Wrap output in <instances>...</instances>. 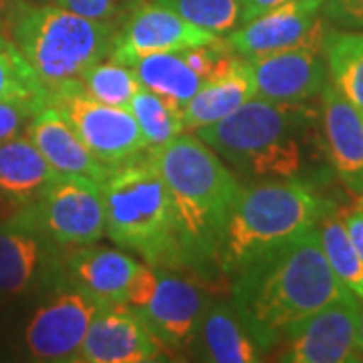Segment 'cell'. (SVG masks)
I'll list each match as a JSON object with an SVG mask.
<instances>
[{
    "mask_svg": "<svg viewBox=\"0 0 363 363\" xmlns=\"http://www.w3.org/2000/svg\"><path fill=\"white\" fill-rule=\"evenodd\" d=\"M45 104H49V95L0 99V143L23 135L30 119Z\"/></svg>",
    "mask_w": 363,
    "mask_h": 363,
    "instance_id": "cell-30",
    "label": "cell"
},
{
    "mask_svg": "<svg viewBox=\"0 0 363 363\" xmlns=\"http://www.w3.org/2000/svg\"><path fill=\"white\" fill-rule=\"evenodd\" d=\"M99 190L105 236L152 267L184 264L172 196L150 157H131L111 168Z\"/></svg>",
    "mask_w": 363,
    "mask_h": 363,
    "instance_id": "cell-3",
    "label": "cell"
},
{
    "mask_svg": "<svg viewBox=\"0 0 363 363\" xmlns=\"http://www.w3.org/2000/svg\"><path fill=\"white\" fill-rule=\"evenodd\" d=\"M285 2H289V0H242V16H240V21L247 23L250 18L267 13V11H271L274 6H281V4H285ZM242 23H240V25H242Z\"/></svg>",
    "mask_w": 363,
    "mask_h": 363,
    "instance_id": "cell-34",
    "label": "cell"
},
{
    "mask_svg": "<svg viewBox=\"0 0 363 363\" xmlns=\"http://www.w3.org/2000/svg\"><path fill=\"white\" fill-rule=\"evenodd\" d=\"M245 59L255 81V97L272 104H305L323 91L329 77L321 49L293 47Z\"/></svg>",
    "mask_w": 363,
    "mask_h": 363,
    "instance_id": "cell-16",
    "label": "cell"
},
{
    "mask_svg": "<svg viewBox=\"0 0 363 363\" xmlns=\"http://www.w3.org/2000/svg\"><path fill=\"white\" fill-rule=\"evenodd\" d=\"M192 347L202 362L212 363H255L269 353L233 301L204 307Z\"/></svg>",
    "mask_w": 363,
    "mask_h": 363,
    "instance_id": "cell-19",
    "label": "cell"
},
{
    "mask_svg": "<svg viewBox=\"0 0 363 363\" xmlns=\"http://www.w3.org/2000/svg\"><path fill=\"white\" fill-rule=\"evenodd\" d=\"M77 81L93 99L113 107H128L131 97L142 89L135 71L111 57L87 67Z\"/></svg>",
    "mask_w": 363,
    "mask_h": 363,
    "instance_id": "cell-27",
    "label": "cell"
},
{
    "mask_svg": "<svg viewBox=\"0 0 363 363\" xmlns=\"http://www.w3.org/2000/svg\"><path fill=\"white\" fill-rule=\"evenodd\" d=\"M350 293L325 259L317 226L250 259L233 274V303L271 351L286 333Z\"/></svg>",
    "mask_w": 363,
    "mask_h": 363,
    "instance_id": "cell-1",
    "label": "cell"
},
{
    "mask_svg": "<svg viewBox=\"0 0 363 363\" xmlns=\"http://www.w3.org/2000/svg\"><path fill=\"white\" fill-rule=\"evenodd\" d=\"M39 2H40V0H39Z\"/></svg>",
    "mask_w": 363,
    "mask_h": 363,
    "instance_id": "cell-38",
    "label": "cell"
},
{
    "mask_svg": "<svg viewBox=\"0 0 363 363\" xmlns=\"http://www.w3.org/2000/svg\"><path fill=\"white\" fill-rule=\"evenodd\" d=\"M357 321L359 298L345 293L286 333V350L281 353L279 362H363L357 350Z\"/></svg>",
    "mask_w": 363,
    "mask_h": 363,
    "instance_id": "cell-12",
    "label": "cell"
},
{
    "mask_svg": "<svg viewBox=\"0 0 363 363\" xmlns=\"http://www.w3.org/2000/svg\"><path fill=\"white\" fill-rule=\"evenodd\" d=\"M49 101L63 111L91 154L107 168H116L121 162L138 157L147 150L130 109L93 99L79 81L49 91Z\"/></svg>",
    "mask_w": 363,
    "mask_h": 363,
    "instance_id": "cell-9",
    "label": "cell"
},
{
    "mask_svg": "<svg viewBox=\"0 0 363 363\" xmlns=\"http://www.w3.org/2000/svg\"><path fill=\"white\" fill-rule=\"evenodd\" d=\"M321 121L331 168L350 192L363 194V111L327 83L321 91Z\"/></svg>",
    "mask_w": 363,
    "mask_h": 363,
    "instance_id": "cell-17",
    "label": "cell"
},
{
    "mask_svg": "<svg viewBox=\"0 0 363 363\" xmlns=\"http://www.w3.org/2000/svg\"><path fill=\"white\" fill-rule=\"evenodd\" d=\"M321 14L341 28L363 30V0H325Z\"/></svg>",
    "mask_w": 363,
    "mask_h": 363,
    "instance_id": "cell-32",
    "label": "cell"
},
{
    "mask_svg": "<svg viewBox=\"0 0 363 363\" xmlns=\"http://www.w3.org/2000/svg\"><path fill=\"white\" fill-rule=\"evenodd\" d=\"M23 208L61 247H89L105 236L101 190L87 178L59 176L37 202Z\"/></svg>",
    "mask_w": 363,
    "mask_h": 363,
    "instance_id": "cell-10",
    "label": "cell"
},
{
    "mask_svg": "<svg viewBox=\"0 0 363 363\" xmlns=\"http://www.w3.org/2000/svg\"><path fill=\"white\" fill-rule=\"evenodd\" d=\"M359 321H357V350L363 359V301H359Z\"/></svg>",
    "mask_w": 363,
    "mask_h": 363,
    "instance_id": "cell-36",
    "label": "cell"
},
{
    "mask_svg": "<svg viewBox=\"0 0 363 363\" xmlns=\"http://www.w3.org/2000/svg\"><path fill=\"white\" fill-rule=\"evenodd\" d=\"M52 2L73 13L83 14L87 18L109 23L119 28V25L145 0H52Z\"/></svg>",
    "mask_w": 363,
    "mask_h": 363,
    "instance_id": "cell-31",
    "label": "cell"
},
{
    "mask_svg": "<svg viewBox=\"0 0 363 363\" xmlns=\"http://www.w3.org/2000/svg\"><path fill=\"white\" fill-rule=\"evenodd\" d=\"M143 262L116 248H69L65 257L67 279L111 305H125L128 291L142 271Z\"/></svg>",
    "mask_w": 363,
    "mask_h": 363,
    "instance_id": "cell-20",
    "label": "cell"
},
{
    "mask_svg": "<svg viewBox=\"0 0 363 363\" xmlns=\"http://www.w3.org/2000/svg\"><path fill=\"white\" fill-rule=\"evenodd\" d=\"M128 109L142 131L147 150L160 147L184 133L180 105L157 95L154 91L142 87L131 97Z\"/></svg>",
    "mask_w": 363,
    "mask_h": 363,
    "instance_id": "cell-26",
    "label": "cell"
},
{
    "mask_svg": "<svg viewBox=\"0 0 363 363\" xmlns=\"http://www.w3.org/2000/svg\"><path fill=\"white\" fill-rule=\"evenodd\" d=\"M104 298L67 279L40 301L23 331V347L33 362H73L91 321L104 309Z\"/></svg>",
    "mask_w": 363,
    "mask_h": 363,
    "instance_id": "cell-8",
    "label": "cell"
},
{
    "mask_svg": "<svg viewBox=\"0 0 363 363\" xmlns=\"http://www.w3.org/2000/svg\"><path fill=\"white\" fill-rule=\"evenodd\" d=\"M26 2H37L39 4V0H0V21H11V16H13L23 4Z\"/></svg>",
    "mask_w": 363,
    "mask_h": 363,
    "instance_id": "cell-35",
    "label": "cell"
},
{
    "mask_svg": "<svg viewBox=\"0 0 363 363\" xmlns=\"http://www.w3.org/2000/svg\"><path fill=\"white\" fill-rule=\"evenodd\" d=\"M325 0H289L250 18L226 35V45L240 57H257L293 47L323 51L327 26L321 14Z\"/></svg>",
    "mask_w": 363,
    "mask_h": 363,
    "instance_id": "cell-11",
    "label": "cell"
},
{
    "mask_svg": "<svg viewBox=\"0 0 363 363\" xmlns=\"http://www.w3.org/2000/svg\"><path fill=\"white\" fill-rule=\"evenodd\" d=\"M26 138L61 176H79L101 184L111 169L91 154L63 111L51 101L43 105L30 119Z\"/></svg>",
    "mask_w": 363,
    "mask_h": 363,
    "instance_id": "cell-18",
    "label": "cell"
},
{
    "mask_svg": "<svg viewBox=\"0 0 363 363\" xmlns=\"http://www.w3.org/2000/svg\"><path fill=\"white\" fill-rule=\"evenodd\" d=\"M317 233L323 247L325 259L329 262L333 274L351 295L363 301V260L351 245L350 236L341 216L327 210L321 220L317 222Z\"/></svg>",
    "mask_w": 363,
    "mask_h": 363,
    "instance_id": "cell-25",
    "label": "cell"
},
{
    "mask_svg": "<svg viewBox=\"0 0 363 363\" xmlns=\"http://www.w3.org/2000/svg\"><path fill=\"white\" fill-rule=\"evenodd\" d=\"M11 40L51 91L77 81L109 57L117 26L73 13L55 2H26L9 21Z\"/></svg>",
    "mask_w": 363,
    "mask_h": 363,
    "instance_id": "cell-6",
    "label": "cell"
},
{
    "mask_svg": "<svg viewBox=\"0 0 363 363\" xmlns=\"http://www.w3.org/2000/svg\"><path fill=\"white\" fill-rule=\"evenodd\" d=\"M216 37H226L240 26L242 0H156Z\"/></svg>",
    "mask_w": 363,
    "mask_h": 363,
    "instance_id": "cell-28",
    "label": "cell"
},
{
    "mask_svg": "<svg viewBox=\"0 0 363 363\" xmlns=\"http://www.w3.org/2000/svg\"><path fill=\"white\" fill-rule=\"evenodd\" d=\"M323 57L335 89L363 111V33L350 28H327Z\"/></svg>",
    "mask_w": 363,
    "mask_h": 363,
    "instance_id": "cell-24",
    "label": "cell"
},
{
    "mask_svg": "<svg viewBox=\"0 0 363 363\" xmlns=\"http://www.w3.org/2000/svg\"><path fill=\"white\" fill-rule=\"evenodd\" d=\"M61 247L30 218L25 208L0 222V301H14L51 291L65 283V257Z\"/></svg>",
    "mask_w": 363,
    "mask_h": 363,
    "instance_id": "cell-7",
    "label": "cell"
},
{
    "mask_svg": "<svg viewBox=\"0 0 363 363\" xmlns=\"http://www.w3.org/2000/svg\"><path fill=\"white\" fill-rule=\"evenodd\" d=\"M166 353L133 309L109 303L91 321L75 363L164 362Z\"/></svg>",
    "mask_w": 363,
    "mask_h": 363,
    "instance_id": "cell-15",
    "label": "cell"
},
{
    "mask_svg": "<svg viewBox=\"0 0 363 363\" xmlns=\"http://www.w3.org/2000/svg\"><path fill=\"white\" fill-rule=\"evenodd\" d=\"M327 210L323 198L297 178L240 188L216 250L218 271L233 277L250 259L317 226Z\"/></svg>",
    "mask_w": 363,
    "mask_h": 363,
    "instance_id": "cell-4",
    "label": "cell"
},
{
    "mask_svg": "<svg viewBox=\"0 0 363 363\" xmlns=\"http://www.w3.org/2000/svg\"><path fill=\"white\" fill-rule=\"evenodd\" d=\"M130 67L135 71L142 87L154 91L176 105H186L206 83L196 73L180 51L152 52L138 57Z\"/></svg>",
    "mask_w": 363,
    "mask_h": 363,
    "instance_id": "cell-23",
    "label": "cell"
},
{
    "mask_svg": "<svg viewBox=\"0 0 363 363\" xmlns=\"http://www.w3.org/2000/svg\"><path fill=\"white\" fill-rule=\"evenodd\" d=\"M0 40H4V37H2V35H0Z\"/></svg>",
    "mask_w": 363,
    "mask_h": 363,
    "instance_id": "cell-37",
    "label": "cell"
},
{
    "mask_svg": "<svg viewBox=\"0 0 363 363\" xmlns=\"http://www.w3.org/2000/svg\"><path fill=\"white\" fill-rule=\"evenodd\" d=\"M49 95L33 67L26 63L13 40H0V99Z\"/></svg>",
    "mask_w": 363,
    "mask_h": 363,
    "instance_id": "cell-29",
    "label": "cell"
},
{
    "mask_svg": "<svg viewBox=\"0 0 363 363\" xmlns=\"http://www.w3.org/2000/svg\"><path fill=\"white\" fill-rule=\"evenodd\" d=\"M147 152L172 196L184 264L214 262L242 186L228 164L198 135L180 133Z\"/></svg>",
    "mask_w": 363,
    "mask_h": 363,
    "instance_id": "cell-2",
    "label": "cell"
},
{
    "mask_svg": "<svg viewBox=\"0 0 363 363\" xmlns=\"http://www.w3.org/2000/svg\"><path fill=\"white\" fill-rule=\"evenodd\" d=\"M59 176L26 135L0 143V200L6 204L37 202Z\"/></svg>",
    "mask_w": 363,
    "mask_h": 363,
    "instance_id": "cell-21",
    "label": "cell"
},
{
    "mask_svg": "<svg viewBox=\"0 0 363 363\" xmlns=\"http://www.w3.org/2000/svg\"><path fill=\"white\" fill-rule=\"evenodd\" d=\"M218 39L222 37L192 25L168 6L145 0L119 25L109 57L130 65L143 55L192 49Z\"/></svg>",
    "mask_w": 363,
    "mask_h": 363,
    "instance_id": "cell-13",
    "label": "cell"
},
{
    "mask_svg": "<svg viewBox=\"0 0 363 363\" xmlns=\"http://www.w3.org/2000/svg\"><path fill=\"white\" fill-rule=\"evenodd\" d=\"M156 271L157 281L152 297L133 311L166 351L188 350L192 347L206 307L204 291L192 279L182 277L169 267H156Z\"/></svg>",
    "mask_w": 363,
    "mask_h": 363,
    "instance_id": "cell-14",
    "label": "cell"
},
{
    "mask_svg": "<svg viewBox=\"0 0 363 363\" xmlns=\"http://www.w3.org/2000/svg\"><path fill=\"white\" fill-rule=\"evenodd\" d=\"M311 109L303 104H272L259 97L216 123L196 130L233 168L252 178L291 180L303 172L301 133Z\"/></svg>",
    "mask_w": 363,
    "mask_h": 363,
    "instance_id": "cell-5",
    "label": "cell"
},
{
    "mask_svg": "<svg viewBox=\"0 0 363 363\" xmlns=\"http://www.w3.org/2000/svg\"><path fill=\"white\" fill-rule=\"evenodd\" d=\"M345 233L350 236L351 245L355 247L357 255L363 260V194H357L355 202L351 204V208L341 216Z\"/></svg>",
    "mask_w": 363,
    "mask_h": 363,
    "instance_id": "cell-33",
    "label": "cell"
},
{
    "mask_svg": "<svg viewBox=\"0 0 363 363\" xmlns=\"http://www.w3.org/2000/svg\"><path fill=\"white\" fill-rule=\"evenodd\" d=\"M255 97V81L245 57H238L234 65L220 77L206 81L186 105H182L184 130H200L234 113L238 107Z\"/></svg>",
    "mask_w": 363,
    "mask_h": 363,
    "instance_id": "cell-22",
    "label": "cell"
}]
</instances>
